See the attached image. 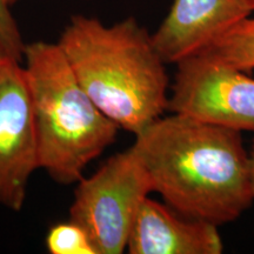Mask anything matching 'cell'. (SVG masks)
I'll return each mask as SVG.
<instances>
[{"instance_id":"obj_1","label":"cell","mask_w":254,"mask_h":254,"mask_svg":"<svg viewBox=\"0 0 254 254\" xmlns=\"http://www.w3.org/2000/svg\"><path fill=\"white\" fill-rule=\"evenodd\" d=\"M166 205L219 227L253 202L250 153L241 132L185 114L158 118L131 147Z\"/></svg>"},{"instance_id":"obj_2","label":"cell","mask_w":254,"mask_h":254,"mask_svg":"<svg viewBox=\"0 0 254 254\" xmlns=\"http://www.w3.org/2000/svg\"><path fill=\"white\" fill-rule=\"evenodd\" d=\"M57 44L92 101L119 128L136 135L167 110L166 64L133 17L106 26L72 15Z\"/></svg>"},{"instance_id":"obj_3","label":"cell","mask_w":254,"mask_h":254,"mask_svg":"<svg viewBox=\"0 0 254 254\" xmlns=\"http://www.w3.org/2000/svg\"><path fill=\"white\" fill-rule=\"evenodd\" d=\"M23 59L39 166L60 185L77 184L119 127L92 101L58 44L25 45Z\"/></svg>"},{"instance_id":"obj_4","label":"cell","mask_w":254,"mask_h":254,"mask_svg":"<svg viewBox=\"0 0 254 254\" xmlns=\"http://www.w3.org/2000/svg\"><path fill=\"white\" fill-rule=\"evenodd\" d=\"M77 184L69 219L87 232L98 254L123 253L136 212L153 192L140 161L128 148Z\"/></svg>"},{"instance_id":"obj_5","label":"cell","mask_w":254,"mask_h":254,"mask_svg":"<svg viewBox=\"0 0 254 254\" xmlns=\"http://www.w3.org/2000/svg\"><path fill=\"white\" fill-rule=\"evenodd\" d=\"M176 65L167 110L239 132H254V79L205 52Z\"/></svg>"},{"instance_id":"obj_6","label":"cell","mask_w":254,"mask_h":254,"mask_svg":"<svg viewBox=\"0 0 254 254\" xmlns=\"http://www.w3.org/2000/svg\"><path fill=\"white\" fill-rule=\"evenodd\" d=\"M38 168L30 93L24 67L13 60L0 71V205L20 212Z\"/></svg>"},{"instance_id":"obj_7","label":"cell","mask_w":254,"mask_h":254,"mask_svg":"<svg viewBox=\"0 0 254 254\" xmlns=\"http://www.w3.org/2000/svg\"><path fill=\"white\" fill-rule=\"evenodd\" d=\"M252 12L246 0H173L152 41L165 64H177L206 49Z\"/></svg>"},{"instance_id":"obj_8","label":"cell","mask_w":254,"mask_h":254,"mask_svg":"<svg viewBox=\"0 0 254 254\" xmlns=\"http://www.w3.org/2000/svg\"><path fill=\"white\" fill-rule=\"evenodd\" d=\"M126 250L131 254H220L224 244L217 225L186 217L147 196L136 212Z\"/></svg>"},{"instance_id":"obj_9","label":"cell","mask_w":254,"mask_h":254,"mask_svg":"<svg viewBox=\"0 0 254 254\" xmlns=\"http://www.w3.org/2000/svg\"><path fill=\"white\" fill-rule=\"evenodd\" d=\"M200 52L214 57L240 71L254 69V18H246Z\"/></svg>"},{"instance_id":"obj_10","label":"cell","mask_w":254,"mask_h":254,"mask_svg":"<svg viewBox=\"0 0 254 254\" xmlns=\"http://www.w3.org/2000/svg\"><path fill=\"white\" fill-rule=\"evenodd\" d=\"M45 245L51 254H98L87 232L71 219L50 228Z\"/></svg>"},{"instance_id":"obj_11","label":"cell","mask_w":254,"mask_h":254,"mask_svg":"<svg viewBox=\"0 0 254 254\" xmlns=\"http://www.w3.org/2000/svg\"><path fill=\"white\" fill-rule=\"evenodd\" d=\"M0 41L15 60L23 62L26 44L23 41L17 21L11 13V6L6 0H0Z\"/></svg>"},{"instance_id":"obj_12","label":"cell","mask_w":254,"mask_h":254,"mask_svg":"<svg viewBox=\"0 0 254 254\" xmlns=\"http://www.w3.org/2000/svg\"><path fill=\"white\" fill-rule=\"evenodd\" d=\"M13 60H15V59L11 55H9L8 51L6 50V47L2 45V43L0 41V71H1V69L4 68L9 62H13ZM15 62H18V60H15Z\"/></svg>"},{"instance_id":"obj_13","label":"cell","mask_w":254,"mask_h":254,"mask_svg":"<svg viewBox=\"0 0 254 254\" xmlns=\"http://www.w3.org/2000/svg\"><path fill=\"white\" fill-rule=\"evenodd\" d=\"M250 170H251V185H252V193L254 196V140L250 152Z\"/></svg>"},{"instance_id":"obj_14","label":"cell","mask_w":254,"mask_h":254,"mask_svg":"<svg viewBox=\"0 0 254 254\" xmlns=\"http://www.w3.org/2000/svg\"><path fill=\"white\" fill-rule=\"evenodd\" d=\"M247 2H249V5H250V7L252 8V11L254 12V0H246Z\"/></svg>"},{"instance_id":"obj_15","label":"cell","mask_w":254,"mask_h":254,"mask_svg":"<svg viewBox=\"0 0 254 254\" xmlns=\"http://www.w3.org/2000/svg\"><path fill=\"white\" fill-rule=\"evenodd\" d=\"M6 1H7V4L9 6H12V5H14L17 1H19V0H6Z\"/></svg>"}]
</instances>
